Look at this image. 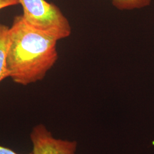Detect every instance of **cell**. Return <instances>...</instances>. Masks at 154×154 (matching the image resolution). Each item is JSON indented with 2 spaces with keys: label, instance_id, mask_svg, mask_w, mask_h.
Returning <instances> with one entry per match:
<instances>
[{
  "label": "cell",
  "instance_id": "1",
  "mask_svg": "<svg viewBox=\"0 0 154 154\" xmlns=\"http://www.w3.org/2000/svg\"><path fill=\"white\" fill-rule=\"evenodd\" d=\"M56 39L39 32L22 15L9 28L6 65L14 82L26 86L42 80L58 60Z\"/></svg>",
  "mask_w": 154,
  "mask_h": 154
},
{
  "label": "cell",
  "instance_id": "2",
  "mask_svg": "<svg viewBox=\"0 0 154 154\" xmlns=\"http://www.w3.org/2000/svg\"><path fill=\"white\" fill-rule=\"evenodd\" d=\"M28 24L57 41L70 36L72 29L60 8L46 0H18Z\"/></svg>",
  "mask_w": 154,
  "mask_h": 154
},
{
  "label": "cell",
  "instance_id": "3",
  "mask_svg": "<svg viewBox=\"0 0 154 154\" xmlns=\"http://www.w3.org/2000/svg\"><path fill=\"white\" fill-rule=\"evenodd\" d=\"M33 146L32 154H75V141H69L54 138L44 125L33 127L30 133Z\"/></svg>",
  "mask_w": 154,
  "mask_h": 154
},
{
  "label": "cell",
  "instance_id": "4",
  "mask_svg": "<svg viewBox=\"0 0 154 154\" xmlns=\"http://www.w3.org/2000/svg\"><path fill=\"white\" fill-rule=\"evenodd\" d=\"M9 30V27L0 23V83L9 77L6 65Z\"/></svg>",
  "mask_w": 154,
  "mask_h": 154
},
{
  "label": "cell",
  "instance_id": "5",
  "mask_svg": "<svg viewBox=\"0 0 154 154\" xmlns=\"http://www.w3.org/2000/svg\"><path fill=\"white\" fill-rule=\"evenodd\" d=\"M112 5L117 9L123 10H134L149 6L152 0H111Z\"/></svg>",
  "mask_w": 154,
  "mask_h": 154
},
{
  "label": "cell",
  "instance_id": "6",
  "mask_svg": "<svg viewBox=\"0 0 154 154\" xmlns=\"http://www.w3.org/2000/svg\"><path fill=\"white\" fill-rule=\"evenodd\" d=\"M17 4H19L18 0H0V10Z\"/></svg>",
  "mask_w": 154,
  "mask_h": 154
},
{
  "label": "cell",
  "instance_id": "7",
  "mask_svg": "<svg viewBox=\"0 0 154 154\" xmlns=\"http://www.w3.org/2000/svg\"><path fill=\"white\" fill-rule=\"evenodd\" d=\"M0 154H20L17 153L11 149L6 147L5 146H2L0 144Z\"/></svg>",
  "mask_w": 154,
  "mask_h": 154
}]
</instances>
